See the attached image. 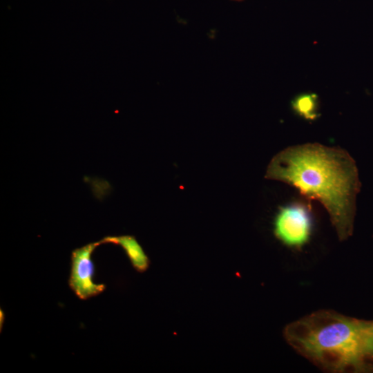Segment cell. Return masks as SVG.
I'll list each match as a JSON object with an SVG mask.
<instances>
[{
	"mask_svg": "<svg viewBox=\"0 0 373 373\" xmlns=\"http://www.w3.org/2000/svg\"><path fill=\"white\" fill-rule=\"evenodd\" d=\"M265 178L320 202L341 241L352 235L361 183L355 161L344 149L318 143L289 146L271 159Z\"/></svg>",
	"mask_w": 373,
	"mask_h": 373,
	"instance_id": "1",
	"label": "cell"
},
{
	"mask_svg": "<svg viewBox=\"0 0 373 373\" xmlns=\"http://www.w3.org/2000/svg\"><path fill=\"white\" fill-rule=\"evenodd\" d=\"M283 336L297 353L327 372L364 371L373 361V321L322 309L287 325Z\"/></svg>",
	"mask_w": 373,
	"mask_h": 373,
	"instance_id": "2",
	"label": "cell"
},
{
	"mask_svg": "<svg viewBox=\"0 0 373 373\" xmlns=\"http://www.w3.org/2000/svg\"><path fill=\"white\" fill-rule=\"evenodd\" d=\"M103 244L102 240L88 243L71 253V269L68 285L81 300H87L102 293L104 284H95L93 280L95 266L92 255L96 247Z\"/></svg>",
	"mask_w": 373,
	"mask_h": 373,
	"instance_id": "3",
	"label": "cell"
},
{
	"mask_svg": "<svg viewBox=\"0 0 373 373\" xmlns=\"http://www.w3.org/2000/svg\"><path fill=\"white\" fill-rule=\"evenodd\" d=\"M312 229L309 209L300 204L282 207L274 220V233L284 244L299 247L307 242Z\"/></svg>",
	"mask_w": 373,
	"mask_h": 373,
	"instance_id": "4",
	"label": "cell"
},
{
	"mask_svg": "<svg viewBox=\"0 0 373 373\" xmlns=\"http://www.w3.org/2000/svg\"><path fill=\"white\" fill-rule=\"evenodd\" d=\"M102 241L103 244L111 243L122 247L137 271L142 273L148 269L149 258L134 236H106L102 239Z\"/></svg>",
	"mask_w": 373,
	"mask_h": 373,
	"instance_id": "5",
	"label": "cell"
},
{
	"mask_svg": "<svg viewBox=\"0 0 373 373\" xmlns=\"http://www.w3.org/2000/svg\"><path fill=\"white\" fill-rule=\"evenodd\" d=\"M293 109L306 119L313 120L318 116V97L315 94H302L292 101Z\"/></svg>",
	"mask_w": 373,
	"mask_h": 373,
	"instance_id": "6",
	"label": "cell"
}]
</instances>
